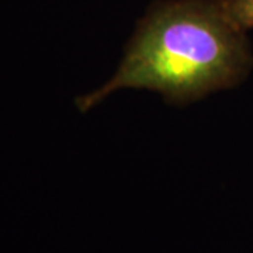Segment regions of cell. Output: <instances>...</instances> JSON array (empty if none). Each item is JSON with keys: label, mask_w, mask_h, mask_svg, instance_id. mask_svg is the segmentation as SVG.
I'll list each match as a JSON object with an SVG mask.
<instances>
[{"label": "cell", "mask_w": 253, "mask_h": 253, "mask_svg": "<svg viewBox=\"0 0 253 253\" xmlns=\"http://www.w3.org/2000/svg\"><path fill=\"white\" fill-rule=\"evenodd\" d=\"M252 65L246 31L224 0H166L138 23L114 76L78 100V107L87 111L113 91L129 87L189 103L241 83Z\"/></svg>", "instance_id": "cell-1"}, {"label": "cell", "mask_w": 253, "mask_h": 253, "mask_svg": "<svg viewBox=\"0 0 253 253\" xmlns=\"http://www.w3.org/2000/svg\"><path fill=\"white\" fill-rule=\"evenodd\" d=\"M229 16L245 31L253 28V0H224Z\"/></svg>", "instance_id": "cell-2"}]
</instances>
